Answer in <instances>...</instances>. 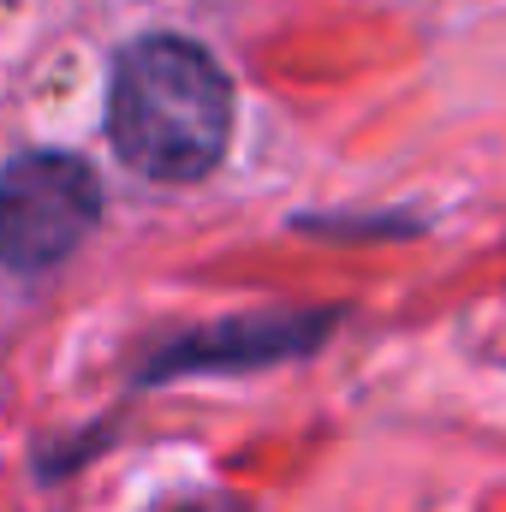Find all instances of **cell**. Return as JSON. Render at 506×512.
Wrapping results in <instances>:
<instances>
[{
  "label": "cell",
  "mask_w": 506,
  "mask_h": 512,
  "mask_svg": "<svg viewBox=\"0 0 506 512\" xmlns=\"http://www.w3.org/2000/svg\"><path fill=\"white\" fill-rule=\"evenodd\" d=\"M108 137L131 173L185 185L203 179L233 137V84L185 36L131 42L108 84Z\"/></svg>",
  "instance_id": "1"
},
{
  "label": "cell",
  "mask_w": 506,
  "mask_h": 512,
  "mask_svg": "<svg viewBox=\"0 0 506 512\" xmlns=\"http://www.w3.org/2000/svg\"><path fill=\"white\" fill-rule=\"evenodd\" d=\"M102 185L78 155H18L0 173V262L18 274L54 268L90 239Z\"/></svg>",
  "instance_id": "2"
},
{
  "label": "cell",
  "mask_w": 506,
  "mask_h": 512,
  "mask_svg": "<svg viewBox=\"0 0 506 512\" xmlns=\"http://www.w3.org/2000/svg\"><path fill=\"white\" fill-rule=\"evenodd\" d=\"M322 328H328V316H262V322H233V328H221V334H203V340L173 346V358H161L155 376H167V370H233V364H268V358H286V352L310 346Z\"/></svg>",
  "instance_id": "3"
},
{
  "label": "cell",
  "mask_w": 506,
  "mask_h": 512,
  "mask_svg": "<svg viewBox=\"0 0 506 512\" xmlns=\"http://www.w3.org/2000/svg\"><path fill=\"white\" fill-rule=\"evenodd\" d=\"M185 512H239V507H227V501H197V507H185Z\"/></svg>",
  "instance_id": "4"
}]
</instances>
